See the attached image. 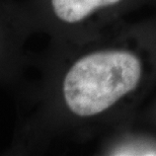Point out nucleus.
Here are the masks:
<instances>
[{
	"label": "nucleus",
	"instance_id": "nucleus-2",
	"mask_svg": "<svg viewBox=\"0 0 156 156\" xmlns=\"http://www.w3.org/2000/svg\"><path fill=\"white\" fill-rule=\"evenodd\" d=\"M120 1L122 0H52V6L58 18L73 23L84 20L98 8Z\"/></svg>",
	"mask_w": 156,
	"mask_h": 156
},
{
	"label": "nucleus",
	"instance_id": "nucleus-1",
	"mask_svg": "<svg viewBox=\"0 0 156 156\" xmlns=\"http://www.w3.org/2000/svg\"><path fill=\"white\" fill-rule=\"evenodd\" d=\"M141 73V62L130 52L115 50L84 56L65 75V102L79 117L101 114L135 89Z\"/></svg>",
	"mask_w": 156,
	"mask_h": 156
},
{
	"label": "nucleus",
	"instance_id": "nucleus-3",
	"mask_svg": "<svg viewBox=\"0 0 156 156\" xmlns=\"http://www.w3.org/2000/svg\"><path fill=\"white\" fill-rule=\"evenodd\" d=\"M113 155H156V147H149L148 144H130L117 148Z\"/></svg>",
	"mask_w": 156,
	"mask_h": 156
}]
</instances>
